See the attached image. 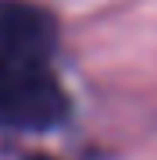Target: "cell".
<instances>
[{
    "label": "cell",
    "instance_id": "7a4b0ae2",
    "mask_svg": "<svg viewBox=\"0 0 157 160\" xmlns=\"http://www.w3.org/2000/svg\"><path fill=\"white\" fill-rule=\"evenodd\" d=\"M32 160H50V157H32Z\"/></svg>",
    "mask_w": 157,
    "mask_h": 160
},
{
    "label": "cell",
    "instance_id": "6da1fadb",
    "mask_svg": "<svg viewBox=\"0 0 157 160\" xmlns=\"http://www.w3.org/2000/svg\"><path fill=\"white\" fill-rule=\"evenodd\" d=\"M57 18L36 0H0V128L47 132L68 114L57 75Z\"/></svg>",
    "mask_w": 157,
    "mask_h": 160
}]
</instances>
